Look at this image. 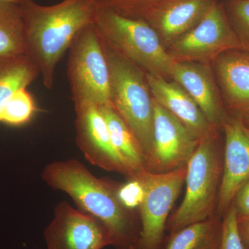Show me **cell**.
Wrapping results in <instances>:
<instances>
[{"instance_id": "5b68a950", "label": "cell", "mask_w": 249, "mask_h": 249, "mask_svg": "<svg viewBox=\"0 0 249 249\" xmlns=\"http://www.w3.org/2000/svg\"><path fill=\"white\" fill-rule=\"evenodd\" d=\"M93 23L107 44L145 73L165 79L171 78L176 61L146 21L96 6Z\"/></svg>"}, {"instance_id": "e0dca14e", "label": "cell", "mask_w": 249, "mask_h": 249, "mask_svg": "<svg viewBox=\"0 0 249 249\" xmlns=\"http://www.w3.org/2000/svg\"><path fill=\"white\" fill-rule=\"evenodd\" d=\"M98 107L107 124L111 142L128 170L127 178L146 170L145 156L138 142L112 104Z\"/></svg>"}, {"instance_id": "8992f818", "label": "cell", "mask_w": 249, "mask_h": 249, "mask_svg": "<svg viewBox=\"0 0 249 249\" xmlns=\"http://www.w3.org/2000/svg\"><path fill=\"white\" fill-rule=\"evenodd\" d=\"M68 51L67 73L75 109L111 104L104 40L93 22L80 29Z\"/></svg>"}, {"instance_id": "6da1fadb", "label": "cell", "mask_w": 249, "mask_h": 249, "mask_svg": "<svg viewBox=\"0 0 249 249\" xmlns=\"http://www.w3.org/2000/svg\"><path fill=\"white\" fill-rule=\"evenodd\" d=\"M42 178L52 189L67 193L80 211L101 221L114 248H135L140 236V217L121 202L118 196L119 183L98 178L75 159L46 165Z\"/></svg>"}, {"instance_id": "44dd1931", "label": "cell", "mask_w": 249, "mask_h": 249, "mask_svg": "<svg viewBox=\"0 0 249 249\" xmlns=\"http://www.w3.org/2000/svg\"><path fill=\"white\" fill-rule=\"evenodd\" d=\"M37 111L35 101L27 88L18 89L0 112V123L20 126L31 121Z\"/></svg>"}, {"instance_id": "d4e9b609", "label": "cell", "mask_w": 249, "mask_h": 249, "mask_svg": "<svg viewBox=\"0 0 249 249\" xmlns=\"http://www.w3.org/2000/svg\"><path fill=\"white\" fill-rule=\"evenodd\" d=\"M118 196L126 208L136 211L139 209L143 198V187L137 178H128L127 182L119 184Z\"/></svg>"}, {"instance_id": "8fae6325", "label": "cell", "mask_w": 249, "mask_h": 249, "mask_svg": "<svg viewBox=\"0 0 249 249\" xmlns=\"http://www.w3.org/2000/svg\"><path fill=\"white\" fill-rule=\"evenodd\" d=\"M222 127L225 145L216 209V214L221 218L231 206L237 191L249 178V129L237 117H228Z\"/></svg>"}, {"instance_id": "9c48e42d", "label": "cell", "mask_w": 249, "mask_h": 249, "mask_svg": "<svg viewBox=\"0 0 249 249\" xmlns=\"http://www.w3.org/2000/svg\"><path fill=\"white\" fill-rule=\"evenodd\" d=\"M153 147L146 170L165 173L186 166L201 139L153 98Z\"/></svg>"}, {"instance_id": "83f0119b", "label": "cell", "mask_w": 249, "mask_h": 249, "mask_svg": "<svg viewBox=\"0 0 249 249\" xmlns=\"http://www.w3.org/2000/svg\"><path fill=\"white\" fill-rule=\"evenodd\" d=\"M241 119H242V122L245 124L246 127L249 129V111L242 115Z\"/></svg>"}, {"instance_id": "484cf974", "label": "cell", "mask_w": 249, "mask_h": 249, "mask_svg": "<svg viewBox=\"0 0 249 249\" xmlns=\"http://www.w3.org/2000/svg\"><path fill=\"white\" fill-rule=\"evenodd\" d=\"M232 204L238 219L249 221V178L237 191Z\"/></svg>"}, {"instance_id": "ba28073f", "label": "cell", "mask_w": 249, "mask_h": 249, "mask_svg": "<svg viewBox=\"0 0 249 249\" xmlns=\"http://www.w3.org/2000/svg\"><path fill=\"white\" fill-rule=\"evenodd\" d=\"M242 49L226 13L217 0L200 22L167 48L178 62L209 63L228 51Z\"/></svg>"}, {"instance_id": "7402d4cb", "label": "cell", "mask_w": 249, "mask_h": 249, "mask_svg": "<svg viewBox=\"0 0 249 249\" xmlns=\"http://www.w3.org/2000/svg\"><path fill=\"white\" fill-rule=\"evenodd\" d=\"M225 11L242 50L249 52V0H229Z\"/></svg>"}, {"instance_id": "3957f363", "label": "cell", "mask_w": 249, "mask_h": 249, "mask_svg": "<svg viewBox=\"0 0 249 249\" xmlns=\"http://www.w3.org/2000/svg\"><path fill=\"white\" fill-rule=\"evenodd\" d=\"M104 44L111 104L138 142L147 165L153 147L154 107L146 73L105 40Z\"/></svg>"}, {"instance_id": "7c38bea8", "label": "cell", "mask_w": 249, "mask_h": 249, "mask_svg": "<svg viewBox=\"0 0 249 249\" xmlns=\"http://www.w3.org/2000/svg\"><path fill=\"white\" fill-rule=\"evenodd\" d=\"M76 142L91 164L128 177L124 162L111 142L109 129L99 107L86 106L75 109Z\"/></svg>"}, {"instance_id": "277c9868", "label": "cell", "mask_w": 249, "mask_h": 249, "mask_svg": "<svg viewBox=\"0 0 249 249\" xmlns=\"http://www.w3.org/2000/svg\"><path fill=\"white\" fill-rule=\"evenodd\" d=\"M223 155L217 129L201 139L186 165V193L182 202L168 218L166 231H175L216 214L222 180Z\"/></svg>"}, {"instance_id": "4316f807", "label": "cell", "mask_w": 249, "mask_h": 249, "mask_svg": "<svg viewBox=\"0 0 249 249\" xmlns=\"http://www.w3.org/2000/svg\"><path fill=\"white\" fill-rule=\"evenodd\" d=\"M238 225L242 240L247 249H249V221L238 219Z\"/></svg>"}, {"instance_id": "4fadbf2b", "label": "cell", "mask_w": 249, "mask_h": 249, "mask_svg": "<svg viewBox=\"0 0 249 249\" xmlns=\"http://www.w3.org/2000/svg\"><path fill=\"white\" fill-rule=\"evenodd\" d=\"M171 78L196 101L210 124L222 127L228 117L209 63L175 62Z\"/></svg>"}, {"instance_id": "7a4b0ae2", "label": "cell", "mask_w": 249, "mask_h": 249, "mask_svg": "<svg viewBox=\"0 0 249 249\" xmlns=\"http://www.w3.org/2000/svg\"><path fill=\"white\" fill-rule=\"evenodd\" d=\"M19 4L25 54L38 69L45 88L51 89L58 62L80 29L93 22L96 6L92 0H63L52 6L22 0Z\"/></svg>"}, {"instance_id": "52a82bcc", "label": "cell", "mask_w": 249, "mask_h": 249, "mask_svg": "<svg viewBox=\"0 0 249 249\" xmlns=\"http://www.w3.org/2000/svg\"><path fill=\"white\" fill-rule=\"evenodd\" d=\"M186 166L165 173L143 170L129 178L142 183L144 196L139 206L140 236L134 249H160L170 211L185 183Z\"/></svg>"}, {"instance_id": "2e32d148", "label": "cell", "mask_w": 249, "mask_h": 249, "mask_svg": "<svg viewBox=\"0 0 249 249\" xmlns=\"http://www.w3.org/2000/svg\"><path fill=\"white\" fill-rule=\"evenodd\" d=\"M219 85L229 109L241 116L249 111V52L228 51L214 60Z\"/></svg>"}, {"instance_id": "603a6c76", "label": "cell", "mask_w": 249, "mask_h": 249, "mask_svg": "<svg viewBox=\"0 0 249 249\" xmlns=\"http://www.w3.org/2000/svg\"><path fill=\"white\" fill-rule=\"evenodd\" d=\"M97 7L105 8L134 19H144L160 0H92Z\"/></svg>"}, {"instance_id": "d6986e66", "label": "cell", "mask_w": 249, "mask_h": 249, "mask_svg": "<svg viewBox=\"0 0 249 249\" xmlns=\"http://www.w3.org/2000/svg\"><path fill=\"white\" fill-rule=\"evenodd\" d=\"M40 75L26 54L0 58V112L16 91L27 88Z\"/></svg>"}, {"instance_id": "30bf717a", "label": "cell", "mask_w": 249, "mask_h": 249, "mask_svg": "<svg viewBox=\"0 0 249 249\" xmlns=\"http://www.w3.org/2000/svg\"><path fill=\"white\" fill-rule=\"evenodd\" d=\"M47 249H103L111 246L110 235L101 221L60 201L44 231Z\"/></svg>"}, {"instance_id": "ac0fdd59", "label": "cell", "mask_w": 249, "mask_h": 249, "mask_svg": "<svg viewBox=\"0 0 249 249\" xmlns=\"http://www.w3.org/2000/svg\"><path fill=\"white\" fill-rule=\"evenodd\" d=\"M222 232V218L214 215L169 232L160 249H218Z\"/></svg>"}, {"instance_id": "9a60e30c", "label": "cell", "mask_w": 249, "mask_h": 249, "mask_svg": "<svg viewBox=\"0 0 249 249\" xmlns=\"http://www.w3.org/2000/svg\"><path fill=\"white\" fill-rule=\"evenodd\" d=\"M156 102L171 113L199 139L217 130L206 119L196 101L175 81L146 73Z\"/></svg>"}, {"instance_id": "5bb4252c", "label": "cell", "mask_w": 249, "mask_h": 249, "mask_svg": "<svg viewBox=\"0 0 249 249\" xmlns=\"http://www.w3.org/2000/svg\"><path fill=\"white\" fill-rule=\"evenodd\" d=\"M216 0H160L144 20L160 36L166 49L198 24Z\"/></svg>"}, {"instance_id": "f1b7e54d", "label": "cell", "mask_w": 249, "mask_h": 249, "mask_svg": "<svg viewBox=\"0 0 249 249\" xmlns=\"http://www.w3.org/2000/svg\"><path fill=\"white\" fill-rule=\"evenodd\" d=\"M6 1H13V2L17 3V4H19L22 0H6Z\"/></svg>"}, {"instance_id": "cb8c5ba5", "label": "cell", "mask_w": 249, "mask_h": 249, "mask_svg": "<svg viewBox=\"0 0 249 249\" xmlns=\"http://www.w3.org/2000/svg\"><path fill=\"white\" fill-rule=\"evenodd\" d=\"M222 218V237L218 249H247L241 237L238 217L233 204Z\"/></svg>"}, {"instance_id": "ffe728a7", "label": "cell", "mask_w": 249, "mask_h": 249, "mask_svg": "<svg viewBox=\"0 0 249 249\" xmlns=\"http://www.w3.org/2000/svg\"><path fill=\"white\" fill-rule=\"evenodd\" d=\"M24 23L20 6L0 0V58L25 54Z\"/></svg>"}]
</instances>
